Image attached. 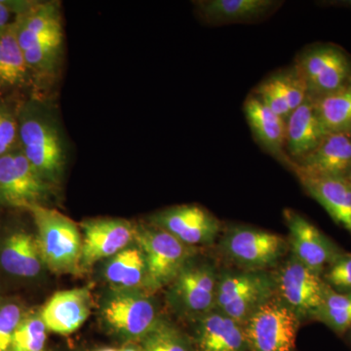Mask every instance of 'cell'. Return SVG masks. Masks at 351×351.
Here are the masks:
<instances>
[{"mask_svg":"<svg viewBox=\"0 0 351 351\" xmlns=\"http://www.w3.org/2000/svg\"><path fill=\"white\" fill-rule=\"evenodd\" d=\"M20 147L32 167L51 184L61 179L66 164L61 132L46 106L29 99L18 107Z\"/></svg>","mask_w":351,"mask_h":351,"instance_id":"cell-1","label":"cell"},{"mask_svg":"<svg viewBox=\"0 0 351 351\" xmlns=\"http://www.w3.org/2000/svg\"><path fill=\"white\" fill-rule=\"evenodd\" d=\"M219 256L228 267L271 271L287 257V239L276 232L247 225L223 226L218 239Z\"/></svg>","mask_w":351,"mask_h":351,"instance_id":"cell-2","label":"cell"},{"mask_svg":"<svg viewBox=\"0 0 351 351\" xmlns=\"http://www.w3.org/2000/svg\"><path fill=\"white\" fill-rule=\"evenodd\" d=\"M27 211L36 226L44 265L55 274L82 270V235L75 221L45 205H34Z\"/></svg>","mask_w":351,"mask_h":351,"instance_id":"cell-3","label":"cell"},{"mask_svg":"<svg viewBox=\"0 0 351 351\" xmlns=\"http://www.w3.org/2000/svg\"><path fill=\"white\" fill-rule=\"evenodd\" d=\"M276 295L274 270L251 271L219 269L216 307L244 325L265 302Z\"/></svg>","mask_w":351,"mask_h":351,"instance_id":"cell-4","label":"cell"},{"mask_svg":"<svg viewBox=\"0 0 351 351\" xmlns=\"http://www.w3.org/2000/svg\"><path fill=\"white\" fill-rule=\"evenodd\" d=\"M197 256L191 258L168 285L171 306L191 321L216 308L219 267L211 260Z\"/></svg>","mask_w":351,"mask_h":351,"instance_id":"cell-5","label":"cell"},{"mask_svg":"<svg viewBox=\"0 0 351 351\" xmlns=\"http://www.w3.org/2000/svg\"><path fill=\"white\" fill-rule=\"evenodd\" d=\"M136 242L145 255L151 292L169 285L200 250L151 223L136 226Z\"/></svg>","mask_w":351,"mask_h":351,"instance_id":"cell-6","label":"cell"},{"mask_svg":"<svg viewBox=\"0 0 351 351\" xmlns=\"http://www.w3.org/2000/svg\"><path fill=\"white\" fill-rule=\"evenodd\" d=\"M293 64L304 78L311 100L351 82V57L336 44H311L297 55Z\"/></svg>","mask_w":351,"mask_h":351,"instance_id":"cell-7","label":"cell"},{"mask_svg":"<svg viewBox=\"0 0 351 351\" xmlns=\"http://www.w3.org/2000/svg\"><path fill=\"white\" fill-rule=\"evenodd\" d=\"M300 318L277 295L244 324L249 351H295Z\"/></svg>","mask_w":351,"mask_h":351,"instance_id":"cell-8","label":"cell"},{"mask_svg":"<svg viewBox=\"0 0 351 351\" xmlns=\"http://www.w3.org/2000/svg\"><path fill=\"white\" fill-rule=\"evenodd\" d=\"M274 274L277 297L302 322L311 320L328 288L323 277L306 267L290 252L274 269Z\"/></svg>","mask_w":351,"mask_h":351,"instance_id":"cell-9","label":"cell"},{"mask_svg":"<svg viewBox=\"0 0 351 351\" xmlns=\"http://www.w3.org/2000/svg\"><path fill=\"white\" fill-rule=\"evenodd\" d=\"M52 193V184L32 167L18 145L0 156V205L29 210L44 205Z\"/></svg>","mask_w":351,"mask_h":351,"instance_id":"cell-10","label":"cell"},{"mask_svg":"<svg viewBox=\"0 0 351 351\" xmlns=\"http://www.w3.org/2000/svg\"><path fill=\"white\" fill-rule=\"evenodd\" d=\"M283 217L288 228L290 253L315 274L323 276L346 253L299 212L288 208Z\"/></svg>","mask_w":351,"mask_h":351,"instance_id":"cell-11","label":"cell"},{"mask_svg":"<svg viewBox=\"0 0 351 351\" xmlns=\"http://www.w3.org/2000/svg\"><path fill=\"white\" fill-rule=\"evenodd\" d=\"M149 221L182 243L197 249L213 245L223 228L219 218L197 204L178 205L161 210L152 215Z\"/></svg>","mask_w":351,"mask_h":351,"instance_id":"cell-12","label":"cell"},{"mask_svg":"<svg viewBox=\"0 0 351 351\" xmlns=\"http://www.w3.org/2000/svg\"><path fill=\"white\" fill-rule=\"evenodd\" d=\"M103 318L113 331L141 341L162 319L156 302L138 291H120L110 298L103 307Z\"/></svg>","mask_w":351,"mask_h":351,"instance_id":"cell-13","label":"cell"},{"mask_svg":"<svg viewBox=\"0 0 351 351\" xmlns=\"http://www.w3.org/2000/svg\"><path fill=\"white\" fill-rule=\"evenodd\" d=\"M82 270L113 257L136 240V226L125 219H88L82 223Z\"/></svg>","mask_w":351,"mask_h":351,"instance_id":"cell-14","label":"cell"},{"mask_svg":"<svg viewBox=\"0 0 351 351\" xmlns=\"http://www.w3.org/2000/svg\"><path fill=\"white\" fill-rule=\"evenodd\" d=\"M44 263L36 234L23 228L4 230L0 234V272L18 281L38 278Z\"/></svg>","mask_w":351,"mask_h":351,"instance_id":"cell-15","label":"cell"},{"mask_svg":"<svg viewBox=\"0 0 351 351\" xmlns=\"http://www.w3.org/2000/svg\"><path fill=\"white\" fill-rule=\"evenodd\" d=\"M278 0H203L196 1V12L205 24L221 27L257 24L267 20L283 5Z\"/></svg>","mask_w":351,"mask_h":351,"instance_id":"cell-16","label":"cell"},{"mask_svg":"<svg viewBox=\"0 0 351 351\" xmlns=\"http://www.w3.org/2000/svg\"><path fill=\"white\" fill-rule=\"evenodd\" d=\"M251 93L285 120L308 99L306 82L294 64L267 76Z\"/></svg>","mask_w":351,"mask_h":351,"instance_id":"cell-17","label":"cell"},{"mask_svg":"<svg viewBox=\"0 0 351 351\" xmlns=\"http://www.w3.org/2000/svg\"><path fill=\"white\" fill-rule=\"evenodd\" d=\"M306 193L326 210L337 225L351 234V188L346 178L292 170Z\"/></svg>","mask_w":351,"mask_h":351,"instance_id":"cell-18","label":"cell"},{"mask_svg":"<svg viewBox=\"0 0 351 351\" xmlns=\"http://www.w3.org/2000/svg\"><path fill=\"white\" fill-rule=\"evenodd\" d=\"M285 167L307 174L346 178L351 168V133L327 134L313 151L297 162L289 161Z\"/></svg>","mask_w":351,"mask_h":351,"instance_id":"cell-19","label":"cell"},{"mask_svg":"<svg viewBox=\"0 0 351 351\" xmlns=\"http://www.w3.org/2000/svg\"><path fill=\"white\" fill-rule=\"evenodd\" d=\"M91 302L87 289L60 291L45 302L39 313L48 331L69 335L88 319Z\"/></svg>","mask_w":351,"mask_h":351,"instance_id":"cell-20","label":"cell"},{"mask_svg":"<svg viewBox=\"0 0 351 351\" xmlns=\"http://www.w3.org/2000/svg\"><path fill=\"white\" fill-rule=\"evenodd\" d=\"M193 322L196 351H249L244 325L217 307Z\"/></svg>","mask_w":351,"mask_h":351,"instance_id":"cell-21","label":"cell"},{"mask_svg":"<svg viewBox=\"0 0 351 351\" xmlns=\"http://www.w3.org/2000/svg\"><path fill=\"white\" fill-rule=\"evenodd\" d=\"M243 110L257 144L263 152L286 166L290 161L285 154L286 120L252 93L245 99Z\"/></svg>","mask_w":351,"mask_h":351,"instance_id":"cell-22","label":"cell"},{"mask_svg":"<svg viewBox=\"0 0 351 351\" xmlns=\"http://www.w3.org/2000/svg\"><path fill=\"white\" fill-rule=\"evenodd\" d=\"M311 99L295 108L286 120L285 154L291 162L313 151L327 135Z\"/></svg>","mask_w":351,"mask_h":351,"instance_id":"cell-23","label":"cell"},{"mask_svg":"<svg viewBox=\"0 0 351 351\" xmlns=\"http://www.w3.org/2000/svg\"><path fill=\"white\" fill-rule=\"evenodd\" d=\"M23 52L39 39L63 32L59 5L55 2H32L14 20Z\"/></svg>","mask_w":351,"mask_h":351,"instance_id":"cell-24","label":"cell"},{"mask_svg":"<svg viewBox=\"0 0 351 351\" xmlns=\"http://www.w3.org/2000/svg\"><path fill=\"white\" fill-rule=\"evenodd\" d=\"M105 278L120 291L151 292L147 262L138 244L129 246L110 258L105 267Z\"/></svg>","mask_w":351,"mask_h":351,"instance_id":"cell-25","label":"cell"},{"mask_svg":"<svg viewBox=\"0 0 351 351\" xmlns=\"http://www.w3.org/2000/svg\"><path fill=\"white\" fill-rule=\"evenodd\" d=\"M32 78L13 22L0 34V91L27 86Z\"/></svg>","mask_w":351,"mask_h":351,"instance_id":"cell-26","label":"cell"},{"mask_svg":"<svg viewBox=\"0 0 351 351\" xmlns=\"http://www.w3.org/2000/svg\"><path fill=\"white\" fill-rule=\"evenodd\" d=\"M311 101L328 134L351 133V82Z\"/></svg>","mask_w":351,"mask_h":351,"instance_id":"cell-27","label":"cell"},{"mask_svg":"<svg viewBox=\"0 0 351 351\" xmlns=\"http://www.w3.org/2000/svg\"><path fill=\"white\" fill-rule=\"evenodd\" d=\"M311 320L319 321L337 334L351 329V294L338 293L328 286L324 300Z\"/></svg>","mask_w":351,"mask_h":351,"instance_id":"cell-28","label":"cell"},{"mask_svg":"<svg viewBox=\"0 0 351 351\" xmlns=\"http://www.w3.org/2000/svg\"><path fill=\"white\" fill-rule=\"evenodd\" d=\"M63 45V32L39 39L24 51L25 62L32 77L48 75L54 71Z\"/></svg>","mask_w":351,"mask_h":351,"instance_id":"cell-29","label":"cell"},{"mask_svg":"<svg viewBox=\"0 0 351 351\" xmlns=\"http://www.w3.org/2000/svg\"><path fill=\"white\" fill-rule=\"evenodd\" d=\"M47 331L39 311H27L14 334L9 351H44Z\"/></svg>","mask_w":351,"mask_h":351,"instance_id":"cell-30","label":"cell"},{"mask_svg":"<svg viewBox=\"0 0 351 351\" xmlns=\"http://www.w3.org/2000/svg\"><path fill=\"white\" fill-rule=\"evenodd\" d=\"M145 351H193L186 337L174 325L163 319L142 339Z\"/></svg>","mask_w":351,"mask_h":351,"instance_id":"cell-31","label":"cell"},{"mask_svg":"<svg viewBox=\"0 0 351 351\" xmlns=\"http://www.w3.org/2000/svg\"><path fill=\"white\" fill-rule=\"evenodd\" d=\"M27 309L17 298L0 300V351H9L14 334Z\"/></svg>","mask_w":351,"mask_h":351,"instance_id":"cell-32","label":"cell"},{"mask_svg":"<svg viewBox=\"0 0 351 351\" xmlns=\"http://www.w3.org/2000/svg\"><path fill=\"white\" fill-rule=\"evenodd\" d=\"M20 145L18 108L0 99V156Z\"/></svg>","mask_w":351,"mask_h":351,"instance_id":"cell-33","label":"cell"},{"mask_svg":"<svg viewBox=\"0 0 351 351\" xmlns=\"http://www.w3.org/2000/svg\"><path fill=\"white\" fill-rule=\"evenodd\" d=\"M322 277L332 290L351 294V254L346 253L341 256L324 272Z\"/></svg>","mask_w":351,"mask_h":351,"instance_id":"cell-34","label":"cell"},{"mask_svg":"<svg viewBox=\"0 0 351 351\" xmlns=\"http://www.w3.org/2000/svg\"><path fill=\"white\" fill-rule=\"evenodd\" d=\"M34 1L25 0H0V34H2L9 27L19 14L24 12Z\"/></svg>","mask_w":351,"mask_h":351,"instance_id":"cell-35","label":"cell"},{"mask_svg":"<svg viewBox=\"0 0 351 351\" xmlns=\"http://www.w3.org/2000/svg\"><path fill=\"white\" fill-rule=\"evenodd\" d=\"M119 351H145L142 346H127L122 348Z\"/></svg>","mask_w":351,"mask_h":351,"instance_id":"cell-36","label":"cell"},{"mask_svg":"<svg viewBox=\"0 0 351 351\" xmlns=\"http://www.w3.org/2000/svg\"><path fill=\"white\" fill-rule=\"evenodd\" d=\"M346 180L348 181V184H350L351 188V168L350 170L348 171V175L346 176Z\"/></svg>","mask_w":351,"mask_h":351,"instance_id":"cell-37","label":"cell"},{"mask_svg":"<svg viewBox=\"0 0 351 351\" xmlns=\"http://www.w3.org/2000/svg\"><path fill=\"white\" fill-rule=\"evenodd\" d=\"M98 351H119V350H115V348H103V350Z\"/></svg>","mask_w":351,"mask_h":351,"instance_id":"cell-38","label":"cell"},{"mask_svg":"<svg viewBox=\"0 0 351 351\" xmlns=\"http://www.w3.org/2000/svg\"><path fill=\"white\" fill-rule=\"evenodd\" d=\"M348 332H350V341H351V329Z\"/></svg>","mask_w":351,"mask_h":351,"instance_id":"cell-39","label":"cell"},{"mask_svg":"<svg viewBox=\"0 0 351 351\" xmlns=\"http://www.w3.org/2000/svg\"><path fill=\"white\" fill-rule=\"evenodd\" d=\"M1 299H2V297H0V300H1Z\"/></svg>","mask_w":351,"mask_h":351,"instance_id":"cell-40","label":"cell"},{"mask_svg":"<svg viewBox=\"0 0 351 351\" xmlns=\"http://www.w3.org/2000/svg\"><path fill=\"white\" fill-rule=\"evenodd\" d=\"M1 207H2L1 205H0V208H1Z\"/></svg>","mask_w":351,"mask_h":351,"instance_id":"cell-41","label":"cell"}]
</instances>
